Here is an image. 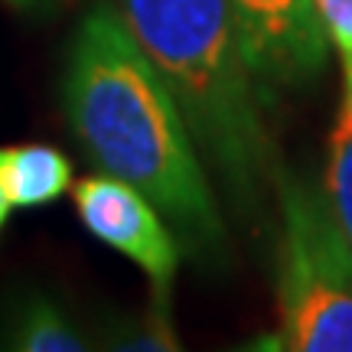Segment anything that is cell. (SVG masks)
Wrapping results in <instances>:
<instances>
[{"instance_id": "obj_7", "label": "cell", "mask_w": 352, "mask_h": 352, "mask_svg": "<svg viewBox=\"0 0 352 352\" xmlns=\"http://www.w3.org/2000/svg\"><path fill=\"white\" fill-rule=\"evenodd\" d=\"M7 346L20 352H82L88 349L85 336L69 316L46 297L26 300L10 316Z\"/></svg>"}, {"instance_id": "obj_9", "label": "cell", "mask_w": 352, "mask_h": 352, "mask_svg": "<svg viewBox=\"0 0 352 352\" xmlns=\"http://www.w3.org/2000/svg\"><path fill=\"white\" fill-rule=\"evenodd\" d=\"M329 50L340 56L342 108H352V0H314Z\"/></svg>"}, {"instance_id": "obj_4", "label": "cell", "mask_w": 352, "mask_h": 352, "mask_svg": "<svg viewBox=\"0 0 352 352\" xmlns=\"http://www.w3.org/2000/svg\"><path fill=\"white\" fill-rule=\"evenodd\" d=\"M245 56L271 108L284 91L314 85L323 76L329 43L314 0H235Z\"/></svg>"}, {"instance_id": "obj_8", "label": "cell", "mask_w": 352, "mask_h": 352, "mask_svg": "<svg viewBox=\"0 0 352 352\" xmlns=\"http://www.w3.org/2000/svg\"><path fill=\"white\" fill-rule=\"evenodd\" d=\"M323 192H327V202L336 215V222L352 241V108H342V104L336 127L329 134Z\"/></svg>"}, {"instance_id": "obj_11", "label": "cell", "mask_w": 352, "mask_h": 352, "mask_svg": "<svg viewBox=\"0 0 352 352\" xmlns=\"http://www.w3.org/2000/svg\"><path fill=\"white\" fill-rule=\"evenodd\" d=\"M10 209H13V206L7 202V196L0 192V228H3V222H7V212H10Z\"/></svg>"}, {"instance_id": "obj_3", "label": "cell", "mask_w": 352, "mask_h": 352, "mask_svg": "<svg viewBox=\"0 0 352 352\" xmlns=\"http://www.w3.org/2000/svg\"><path fill=\"white\" fill-rule=\"evenodd\" d=\"M277 349L352 352V241L323 186L277 166Z\"/></svg>"}, {"instance_id": "obj_10", "label": "cell", "mask_w": 352, "mask_h": 352, "mask_svg": "<svg viewBox=\"0 0 352 352\" xmlns=\"http://www.w3.org/2000/svg\"><path fill=\"white\" fill-rule=\"evenodd\" d=\"M10 7H20V10H36V7H52L59 0H7Z\"/></svg>"}, {"instance_id": "obj_5", "label": "cell", "mask_w": 352, "mask_h": 352, "mask_svg": "<svg viewBox=\"0 0 352 352\" xmlns=\"http://www.w3.org/2000/svg\"><path fill=\"white\" fill-rule=\"evenodd\" d=\"M76 212L95 239L138 264L157 290V307H166V294L179 267V248L160 209L140 189L98 173L76 183Z\"/></svg>"}, {"instance_id": "obj_1", "label": "cell", "mask_w": 352, "mask_h": 352, "mask_svg": "<svg viewBox=\"0 0 352 352\" xmlns=\"http://www.w3.org/2000/svg\"><path fill=\"white\" fill-rule=\"evenodd\" d=\"M63 98L101 173L140 189L186 248L202 258L226 254V222L186 114L114 3L91 7L78 26Z\"/></svg>"}, {"instance_id": "obj_2", "label": "cell", "mask_w": 352, "mask_h": 352, "mask_svg": "<svg viewBox=\"0 0 352 352\" xmlns=\"http://www.w3.org/2000/svg\"><path fill=\"white\" fill-rule=\"evenodd\" d=\"M114 10L176 95L199 153L239 212H261L280 164L235 0H114Z\"/></svg>"}, {"instance_id": "obj_6", "label": "cell", "mask_w": 352, "mask_h": 352, "mask_svg": "<svg viewBox=\"0 0 352 352\" xmlns=\"http://www.w3.org/2000/svg\"><path fill=\"white\" fill-rule=\"evenodd\" d=\"M72 186V166L63 151L46 144L0 147V192L13 209L50 206Z\"/></svg>"}]
</instances>
